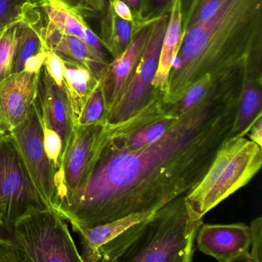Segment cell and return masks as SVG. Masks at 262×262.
<instances>
[{
	"label": "cell",
	"mask_w": 262,
	"mask_h": 262,
	"mask_svg": "<svg viewBox=\"0 0 262 262\" xmlns=\"http://www.w3.org/2000/svg\"><path fill=\"white\" fill-rule=\"evenodd\" d=\"M35 104L40 118L61 137L63 154L76 123L64 84L58 86L44 66L38 73Z\"/></svg>",
	"instance_id": "cell-10"
},
{
	"label": "cell",
	"mask_w": 262,
	"mask_h": 262,
	"mask_svg": "<svg viewBox=\"0 0 262 262\" xmlns=\"http://www.w3.org/2000/svg\"><path fill=\"white\" fill-rule=\"evenodd\" d=\"M63 84L69 95L72 113L77 124L85 104L99 85V81L83 64L69 60L63 59Z\"/></svg>",
	"instance_id": "cell-20"
},
{
	"label": "cell",
	"mask_w": 262,
	"mask_h": 262,
	"mask_svg": "<svg viewBox=\"0 0 262 262\" xmlns=\"http://www.w3.org/2000/svg\"><path fill=\"white\" fill-rule=\"evenodd\" d=\"M201 224L183 195L100 248L91 262H192Z\"/></svg>",
	"instance_id": "cell-3"
},
{
	"label": "cell",
	"mask_w": 262,
	"mask_h": 262,
	"mask_svg": "<svg viewBox=\"0 0 262 262\" xmlns=\"http://www.w3.org/2000/svg\"><path fill=\"white\" fill-rule=\"evenodd\" d=\"M262 64V0H224L210 17L183 32L163 95L172 104L205 75Z\"/></svg>",
	"instance_id": "cell-2"
},
{
	"label": "cell",
	"mask_w": 262,
	"mask_h": 262,
	"mask_svg": "<svg viewBox=\"0 0 262 262\" xmlns=\"http://www.w3.org/2000/svg\"><path fill=\"white\" fill-rule=\"evenodd\" d=\"M109 8H112L113 9L114 12L117 16L126 20V21H132L135 18L130 8L126 3H123L122 0H115L112 3V6ZM107 9H109V8H107Z\"/></svg>",
	"instance_id": "cell-31"
},
{
	"label": "cell",
	"mask_w": 262,
	"mask_h": 262,
	"mask_svg": "<svg viewBox=\"0 0 262 262\" xmlns=\"http://www.w3.org/2000/svg\"><path fill=\"white\" fill-rule=\"evenodd\" d=\"M40 121H41L42 129H43V146H44L45 152L52 164L55 178L61 166L63 141L59 135L50 128L44 120L40 118ZM54 184H55V180H54Z\"/></svg>",
	"instance_id": "cell-24"
},
{
	"label": "cell",
	"mask_w": 262,
	"mask_h": 262,
	"mask_svg": "<svg viewBox=\"0 0 262 262\" xmlns=\"http://www.w3.org/2000/svg\"><path fill=\"white\" fill-rule=\"evenodd\" d=\"M44 67L53 81L58 86L63 85L64 80V61L63 58L53 51L48 49Z\"/></svg>",
	"instance_id": "cell-26"
},
{
	"label": "cell",
	"mask_w": 262,
	"mask_h": 262,
	"mask_svg": "<svg viewBox=\"0 0 262 262\" xmlns=\"http://www.w3.org/2000/svg\"><path fill=\"white\" fill-rule=\"evenodd\" d=\"M155 2H156L158 6H162L164 8L165 6H167L169 3H170L171 0H155Z\"/></svg>",
	"instance_id": "cell-35"
},
{
	"label": "cell",
	"mask_w": 262,
	"mask_h": 262,
	"mask_svg": "<svg viewBox=\"0 0 262 262\" xmlns=\"http://www.w3.org/2000/svg\"><path fill=\"white\" fill-rule=\"evenodd\" d=\"M10 239L33 262H84L67 223L53 209H35L12 223Z\"/></svg>",
	"instance_id": "cell-5"
},
{
	"label": "cell",
	"mask_w": 262,
	"mask_h": 262,
	"mask_svg": "<svg viewBox=\"0 0 262 262\" xmlns=\"http://www.w3.org/2000/svg\"><path fill=\"white\" fill-rule=\"evenodd\" d=\"M226 262H258L250 254V252L239 254Z\"/></svg>",
	"instance_id": "cell-34"
},
{
	"label": "cell",
	"mask_w": 262,
	"mask_h": 262,
	"mask_svg": "<svg viewBox=\"0 0 262 262\" xmlns=\"http://www.w3.org/2000/svg\"><path fill=\"white\" fill-rule=\"evenodd\" d=\"M3 227H4V224H3V222H2L1 220H0V229H1ZM3 238V237H2L1 235H0V238Z\"/></svg>",
	"instance_id": "cell-39"
},
{
	"label": "cell",
	"mask_w": 262,
	"mask_h": 262,
	"mask_svg": "<svg viewBox=\"0 0 262 262\" xmlns=\"http://www.w3.org/2000/svg\"><path fill=\"white\" fill-rule=\"evenodd\" d=\"M106 125L75 126L55 178L52 209L74 193L90 173L104 140Z\"/></svg>",
	"instance_id": "cell-8"
},
{
	"label": "cell",
	"mask_w": 262,
	"mask_h": 262,
	"mask_svg": "<svg viewBox=\"0 0 262 262\" xmlns=\"http://www.w3.org/2000/svg\"><path fill=\"white\" fill-rule=\"evenodd\" d=\"M0 131L2 132H6V130H5L4 126H3V122H2L1 119H0Z\"/></svg>",
	"instance_id": "cell-38"
},
{
	"label": "cell",
	"mask_w": 262,
	"mask_h": 262,
	"mask_svg": "<svg viewBox=\"0 0 262 262\" xmlns=\"http://www.w3.org/2000/svg\"><path fill=\"white\" fill-rule=\"evenodd\" d=\"M9 133L0 138V220L9 229L26 212L49 209Z\"/></svg>",
	"instance_id": "cell-6"
},
{
	"label": "cell",
	"mask_w": 262,
	"mask_h": 262,
	"mask_svg": "<svg viewBox=\"0 0 262 262\" xmlns=\"http://www.w3.org/2000/svg\"><path fill=\"white\" fill-rule=\"evenodd\" d=\"M170 4L161 18L151 26L146 46L132 75L107 113V124L130 118L144 107L158 92L152 83L158 69L162 44L169 23Z\"/></svg>",
	"instance_id": "cell-7"
},
{
	"label": "cell",
	"mask_w": 262,
	"mask_h": 262,
	"mask_svg": "<svg viewBox=\"0 0 262 262\" xmlns=\"http://www.w3.org/2000/svg\"><path fill=\"white\" fill-rule=\"evenodd\" d=\"M22 24L19 12L18 16L0 26V82L12 75Z\"/></svg>",
	"instance_id": "cell-21"
},
{
	"label": "cell",
	"mask_w": 262,
	"mask_h": 262,
	"mask_svg": "<svg viewBox=\"0 0 262 262\" xmlns=\"http://www.w3.org/2000/svg\"><path fill=\"white\" fill-rule=\"evenodd\" d=\"M18 0H0V26L18 16L22 4Z\"/></svg>",
	"instance_id": "cell-28"
},
{
	"label": "cell",
	"mask_w": 262,
	"mask_h": 262,
	"mask_svg": "<svg viewBox=\"0 0 262 262\" xmlns=\"http://www.w3.org/2000/svg\"><path fill=\"white\" fill-rule=\"evenodd\" d=\"M152 213L153 212L132 214L95 227L71 226L72 230L79 235L83 261H92L100 248L121 235L131 226L146 220Z\"/></svg>",
	"instance_id": "cell-19"
},
{
	"label": "cell",
	"mask_w": 262,
	"mask_h": 262,
	"mask_svg": "<svg viewBox=\"0 0 262 262\" xmlns=\"http://www.w3.org/2000/svg\"><path fill=\"white\" fill-rule=\"evenodd\" d=\"M38 73L22 71L0 82V119L6 133L27 117L36 96Z\"/></svg>",
	"instance_id": "cell-11"
},
{
	"label": "cell",
	"mask_w": 262,
	"mask_h": 262,
	"mask_svg": "<svg viewBox=\"0 0 262 262\" xmlns=\"http://www.w3.org/2000/svg\"><path fill=\"white\" fill-rule=\"evenodd\" d=\"M38 192L52 209L55 172L43 146V129L35 101L22 124L9 132Z\"/></svg>",
	"instance_id": "cell-9"
},
{
	"label": "cell",
	"mask_w": 262,
	"mask_h": 262,
	"mask_svg": "<svg viewBox=\"0 0 262 262\" xmlns=\"http://www.w3.org/2000/svg\"><path fill=\"white\" fill-rule=\"evenodd\" d=\"M151 26L143 29L132 39L124 52L111 60L99 78V85L104 96L107 113L132 75L147 42Z\"/></svg>",
	"instance_id": "cell-14"
},
{
	"label": "cell",
	"mask_w": 262,
	"mask_h": 262,
	"mask_svg": "<svg viewBox=\"0 0 262 262\" xmlns=\"http://www.w3.org/2000/svg\"><path fill=\"white\" fill-rule=\"evenodd\" d=\"M47 49L46 47L43 48L38 54L29 58L25 63L23 71L29 73H38L42 67L44 66Z\"/></svg>",
	"instance_id": "cell-29"
},
{
	"label": "cell",
	"mask_w": 262,
	"mask_h": 262,
	"mask_svg": "<svg viewBox=\"0 0 262 262\" xmlns=\"http://www.w3.org/2000/svg\"><path fill=\"white\" fill-rule=\"evenodd\" d=\"M0 262H33L10 239L0 238Z\"/></svg>",
	"instance_id": "cell-25"
},
{
	"label": "cell",
	"mask_w": 262,
	"mask_h": 262,
	"mask_svg": "<svg viewBox=\"0 0 262 262\" xmlns=\"http://www.w3.org/2000/svg\"><path fill=\"white\" fill-rule=\"evenodd\" d=\"M245 74L238 68L216 75L207 96L149 146L113 151L103 140L84 183L52 209L71 226L95 227L156 212L189 193L232 137Z\"/></svg>",
	"instance_id": "cell-1"
},
{
	"label": "cell",
	"mask_w": 262,
	"mask_h": 262,
	"mask_svg": "<svg viewBox=\"0 0 262 262\" xmlns=\"http://www.w3.org/2000/svg\"><path fill=\"white\" fill-rule=\"evenodd\" d=\"M85 9L104 14L106 9V0H85Z\"/></svg>",
	"instance_id": "cell-33"
},
{
	"label": "cell",
	"mask_w": 262,
	"mask_h": 262,
	"mask_svg": "<svg viewBox=\"0 0 262 262\" xmlns=\"http://www.w3.org/2000/svg\"><path fill=\"white\" fill-rule=\"evenodd\" d=\"M42 36L47 49L63 59L76 61L86 66L98 81L111 61L108 53L90 47L79 38L60 33L47 25L42 28Z\"/></svg>",
	"instance_id": "cell-15"
},
{
	"label": "cell",
	"mask_w": 262,
	"mask_h": 262,
	"mask_svg": "<svg viewBox=\"0 0 262 262\" xmlns=\"http://www.w3.org/2000/svg\"><path fill=\"white\" fill-rule=\"evenodd\" d=\"M250 254L258 262H262V218L261 216L254 220L251 223Z\"/></svg>",
	"instance_id": "cell-27"
},
{
	"label": "cell",
	"mask_w": 262,
	"mask_h": 262,
	"mask_svg": "<svg viewBox=\"0 0 262 262\" xmlns=\"http://www.w3.org/2000/svg\"><path fill=\"white\" fill-rule=\"evenodd\" d=\"M262 165V148L245 137H232L221 144L205 177L185 201L192 216H203L247 185Z\"/></svg>",
	"instance_id": "cell-4"
},
{
	"label": "cell",
	"mask_w": 262,
	"mask_h": 262,
	"mask_svg": "<svg viewBox=\"0 0 262 262\" xmlns=\"http://www.w3.org/2000/svg\"><path fill=\"white\" fill-rule=\"evenodd\" d=\"M195 238L201 252L220 262L249 252L251 247L250 227L244 223L201 224Z\"/></svg>",
	"instance_id": "cell-12"
},
{
	"label": "cell",
	"mask_w": 262,
	"mask_h": 262,
	"mask_svg": "<svg viewBox=\"0 0 262 262\" xmlns=\"http://www.w3.org/2000/svg\"><path fill=\"white\" fill-rule=\"evenodd\" d=\"M183 0H171L169 23L162 44L158 69L152 83L154 89L164 95L172 64L183 42Z\"/></svg>",
	"instance_id": "cell-18"
},
{
	"label": "cell",
	"mask_w": 262,
	"mask_h": 262,
	"mask_svg": "<svg viewBox=\"0 0 262 262\" xmlns=\"http://www.w3.org/2000/svg\"><path fill=\"white\" fill-rule=\"evenodd\" d=\"M5 134H6V133L2 132V131H0V138H1V137H3V136Z\"/></svg>",
	"instance_id": "cell-40"
},
{
	"label": "cell",
	"mask_w": 262,
	"mask_h": 262,
	"mask_svg": "<svg viewBox=\"0 0 262 262\" xmlns=\"http://www.w3.org/2000/svg\"><path fill=\"white\" fill-rule=\"evenodd\" d=\"M107 124V112L104 96L100 85L94 91L85 104L77 124L82 126ZM76 124V125H77Z\"/></svg>",
	"instance_id": "cell-23"
},
{
	"label": "cell",
	"mask_w": 262,
	"mask_h": 262,
	"mask_svg": "<svg viewBox=\"0 0 262 262\" xmlns=\"http://www.w3.org/2000/svg\"><path fill=\"white\" fill-rule=\"evenodd\" d=\"M78 6H82L83 8H85V0H76Z\"/></svg>",
	"instance_id": "cell-37"
},
{
	"label": "cell",
	"mask_w": 262,
	"mask_h": 262,
	"mask_svg": "<svg viewBox=\"0 0 262 262\" xmlns=\"http://www.w3.org/2000/svg\"><path fill=\"white\" fill-rule=\"evenodd\" d=\"M24 2H30V3H32V0H24Z\"/></svg>",
	"instance_id": "cell-41"
},
{
	"label": "cell",
	"mask_w": 262,
	"mask_h": 262,
	"mask_svg": "<svg viewBox=\"0 0 262 262\" xmlns=\"http://www.w3.org/2000/svg\"><path fill=\"white\" fill-rule=\"evenodd\" d=\"M216 75L201 77L188 89L184 95L176 102L166 104L168 110L173 117H181L199 104L206 96L215 82Z\"/></svg>",
	"instance_id": "cell-22"
},
{
	"label": "cell",
	"mask_w": 262,
	"mask_h": 262,
	"mask_svg": "<svg viewBox=\"0 0 262 262\" xmlns=\"http://www.w3.org/2000/svg\"><path fill=\"white\" fill-rule=\"evenodd\" d=\"M32 3L43 10L47 26L60 33L79 38L96 50L108 53L98 35L86 23L82 6H75L67 0H32Z\"/></svg>",
	"instance_id": "cell-13"
},
{
	"label": "cell",
	"mask_w": 262,
	"mask_h": 262,
	"mask_svg": "<svg viewBox=\"0 0 262 262\" xmlns=\"http://www.w3.org/2000/svg\"><path fill=\"white\" fill-rule=\"evenodd\" d=\"M169 4L160 12H150L132 21H126L117 16L112 8L106 9L102 18L101 32L98 37L108 53L114 58L124 52L138 34L161 18Z\"/></svg>",
	"instance_id": "cell-16"
},
{
	"label": "cell",
	"mask_w": 262,
	"mask_h": 262,
	"mask_svg": "<svg viewBox=\"0 0 262 262\" xmlns=\"http://www.w3.org/2000/svg\"><path fill=\"white\" fill-rule=\"evenodd\" d=\"M262 117V66H247L232 137H246Z\"/></svg>",
	"instance_id": "cell-17"
},
{
	"label": "cell",
	"mask_w": 262,
	"mask_h": 262,
	"mask_svg": "<svg viewBox=\"0 0 262 262\" xmlns=\"http://www.w3.org/2000/svg\"><path fill=\"white\" fill-rule=\"evenodd\" d=\"M247 135L250 139L249 140L256 143L262 148V117L257 120Z\"/></svg>",
	"instance_id": "cell-32"
},
{
	"label": "cell",
	"mask_w": 262,
	"mask_h": 262,
	"mask_svg": "<svg viewBox=\"0 0 262 262\" xmlns=\"http://www.w3.org/2000/svg\"><path fill=\"white\" fill-rule=\"evenodd\" d=\"M115 1V0H106V9H107V8L111 7L112 3ZM146 1L149 2V0H146Z\"/></svg>",
	"instance_id": "cell-36"
},
{
	"label": "cell",
	"mask_w": 262,
	"mask_h": 262,
	"mask_svg": "<svg viewBox=\"0 0 262 262\" xmlns=\"http://www.w3.org/2000/svg\"><path fill=\"white\" fill-rule=\"evenodd\" d=\"M126 3L133 13L135 18H142L149 13V5L146 0H122Z\"/></svg>",
	"instance_id": "cell-30"
}]
</instances>
